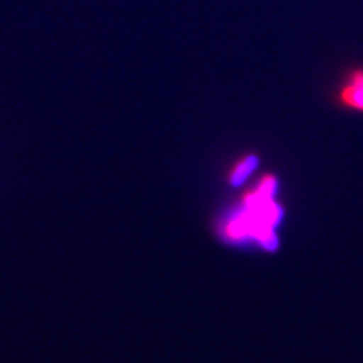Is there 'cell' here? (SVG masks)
Here are the masks:
<instances>
[{"instance_id": "obj_1", "label": "cell", "mask_w": 363, "mask_h": 363, "mask_svg": "<svg viewBox=\"0 0 363 363\" xmlns=\"http://www.w3.org/2000/svg\"><path fill=\"white\" fill-rule=\"evenodd\" d=\"M340 106L363 112V68L351 70L337 93Z\"/></svg>"}, {"instance_id": "obj_2", "label": "cell", "mask_w": 363, "mask_h": 363, "mask_svg": "<svg viewBox=\"0 0 363 363\" xmlns=\"http://www.w3.org/2000/svg\"><path fill=\"white\" fill-rule=\"evenodd\" d=\"M257 164H259L257 156H255V155H248L244 159H241V161L233 167L232 173L229 176L230 185H233V186L241 185L242 182L257 168Z\"/></svg>"}]
</instances>
